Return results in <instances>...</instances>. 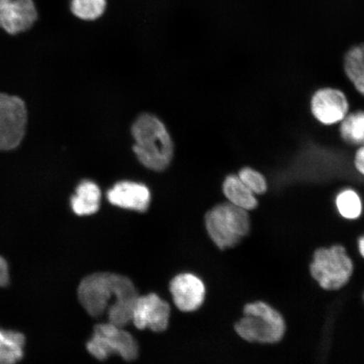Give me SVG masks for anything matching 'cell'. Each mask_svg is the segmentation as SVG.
<instances>
[{"label": "cell", "instance_id": "obj_22", "mask_svg": "<svg viewBox=\"0 0 364 364\" xmlns=\"http://www.w3.org/2000/svg\"><path fill=\"white\" fill-rule=\"evenodd\" d=\"M9 267L8 263L0 256V287L6 286L9 284Z\"/></svg>", "mask_w": 364, "mask_h": 364}, {"label": "cell", "instance_id": "obj_24", "mask_svg": "<svg viewBox=\"0 0 364 364\" xmlns=\"http://www.w3.org/2000/svg\"><path fill=\"white\" fill-rule=\"evenodd\" d=\"M353 84L358 92L364 97V79L355 80L353 82Z\"/></svg>", "mask_w": 364, "mask_h": 364}, {"label": "cell", "instance_id": "obj_20", "mask_svg": "<svg viewBox=\"0 0 364 364\" xmlns=\"http://www.w3.org/2000/svg\"><path fill=\"white\" fill-rule=\"evenodd\" d=\"M344 71L352 83L364 79V43L354 46L345 54Z\"/></svg>", "mask_w": 364, "mask_h": 364}, {"label": "cell", "instance_id": "obj_23", "mask_svg": "<svg viewBox=\"0 0 364 364\" xmlns=\"http://www.w3.org/2000/svg\"><path fill=\"white\" fill-rule=\"evenodd\" d=\"M354 165L357 171L364 176V144L357 150L355 154Z\"/></svg>", "mask_w": 364, "mask_h": 364}, {"label": "cell", "instance_id": "obj_6", "mask_svg": "<svg viewBox=\"0 0 364 364\" xmlns=\"http://www.w3.org/2000/svg\"><path fill=\"white\" fill-rule=\"evenodd\" d=\"M117 273L97 272L85 277L78 288V298L94 318L105 315L117 299Z\"/></svg>", "mask_w": 364, "mask_h": 364}, {"label": "cell", "instance_id": "obj_25", "mask_svg": "<svg viewBox=\"0 0 364 364\" xmlns=\"http://www.w3.org/2000/svg\"><path fill=\"white\" fill-rule=\"evenodd\" d=\"M358 250L361 256L364 258V235L358 239Z\"/></svg>", "mask_w": 364, "mask_h": 364}, {"label": "cell", "instance_id": "obj_2", "mask_svg": "<svg viewBox=\"0 0 364 364\" xmlns=\"http://www.w3.org/2000/svg\"><path fill=\"white\" fill-rule=\"evenodd\" d=\"M244 317L235 325L241 338L248 343L274 344L283 339L286 324L283 316L269 304L257 301L244 307Z\"/></svg>", "mask_w": 364, "mask_h": 364}, {"label": "cell", "instance_id": "obj_1", "mask_svg": "<svg viewBox=\"0 0 364 364\" xmlns=\"http://www.w3.org/2000/svg\"><path fill=\"white\" fill-rule=\"evenodd\" d=\"M134 152L145 167L162 171L170 165L173 144L165 125L157 117L145 114L138 118L132 129Z\"/></svg>", "mask_w": 364, "mask_h": 364}, {"label": "cell", "instance_id": "obj_3", "mask_svg": "<svg viewBox=\"0 0 364 364\" xmlns=\"http://www.w3.org/2000/svg\"><path fill=\"white\" fill-rule=\"evenodd\" d=\"M205 225L213 242L220 250L236 247L247 237L250 230L247 210L223 203L213 208L205 217Z\"/></svg>", "mask_w": 364, "mask_h": 364}, {"label": "cell", "instance_id": "obj_15", "mask_svg": "<svg viewBox=\"0 0 364 364\" xmlns=\"http://www.w3.org/2000/svg\"><path fill=\"white\" fill-rule=\"evenodd\" d=\"M224 193L230 203L235 206L252 210L257 207V200L238 176H228L224 183Z\"/></svg>", "mask_w": 364, "mask_h": 364}, {"label": "cell", "instance_id": "obj_16", "mask_svg": "<svg viewBox=\"0 0 364 364\" xmlns=\"http://www.w3.org/2000/svg\"><path fill=\"white\" fill-rule=\"evenodd\" d=\"M26 338L21 332L0 329V364H16L24 355Z\"/></svg>", "mask_w": 364, "mask_h": 364}, {"label": "cell", "instance_id": "obj_13", "mask_svg": "<svg viewBox=\"0 0 364 364\" xmlns=\"http://www.w3.org/2000/svg\"><path fill=\"white\" fill-rule=\"evenodd\" d=\"M109 202L117 207L143 213L150 203V193L146 186L136 182L122 181L107 193Z\"/></svg>", "mask_w": 364, "mask_h": 364}, {"label": "cell", "instance_id": "obj_19", "mask_svg": "<svg viewBox=\"0 0 364 364\" xmlns=\"http://www.w3.org/2000/svg\"><path fill=\"white\" fill-rule=\"evenodd\" d=\"M336 205L341 216L347 220H357L363 212L360 197L353 189H346L336 196Z\"/></svg>", "mask_w": 364, "mask_h": 364}, {"label": "cell", "instance_id": "obj_12", "mask_svg": "<svg viewBox=\"0 0 364 364\" xmlns=\"http://www.w3.org/2000/svg\"><path fill=\"white\" fill-rule=\"evenodd\" d=\"M139 297L133 281L129 277L117 274V299L107 312L108 322L120 327H126L133 321L136 299Z\"/></svg>", "mask_w": 364, "mask_h": 364}, {"label": "cell", "instance_id": "obj_21", "mask_svg": "<svg viewBox=\"0 0 364 364\" xmlns=\"http://www.w3.org/2000/svg\"><path fill=\"white\" fill-rule=\"evenodd\" d=\"M238 176L254 194L261 195L267 192V181L261 173L252 168H245L240 171Z\"/></svg>", "mask_w": 364, "mask_h": 364}, {"label": "cell", "instance_id": "obj_9", "mask_svg": "<svg viewBox=\"0 0 364 364\" xmlns=\"http://www.w3.org/2000/svg\"><path fill=\"white\" fill-rule=\"evenodd\" d=\"M311 108L313 116L318 122L330 126L344 119L348 114L349 103L343 91L322 88L313 95Z\"/></svg>", "mask_w": 364, "mask_h": 364}, {"label": "cell", "instance_id": "obj_18", "mask_svg": "<svg viewBox=\"0 0 364 364\" xmlns=\"http://www.w3.org/2000/svg\"><path fill=\"white\" fill-rule=\"evenodd\" d=\"M107 0H71L73 15L82 21H92L101 18L107 10Z\"/></svg>", "mask_w": 364, "mask_h": 364}, {"label": "cell", "instance_id": "obj_10", "mask_svg": "<svg viewBox=\"0 0 364 364\" xmlns=\"http://www.w3.org/2000/svg\"><path fill=\"white\" fill-rule=\"evenodd\" d=\"M38 17L34 0H0V28L8 34L25 33Z\"/></svg>", "mask_w": 364, "mask_h": 364}, {"label": "cell", "instance_id": "obj_14", "mask_svg": "<svg viewBox=\"0 0 364 364\" xmlns=\"http://www.w3.org/2000/svg\"><path fill=\"white\" fill-rule=\"evenodd\" d=\"M101 198V190L95 182L82 181L71 198L73 211L80 216L94 215L99 210Z\"/></svg>", "mask_w": 364, "mask_h": 364}, {"label": "cell", "instance_id": "obj_4", "mask_svg": "<svg viewBox=\"0 0 364 364\" xmlns=\"http://www.w3.org/2000/svg\"><path fill=\"white\" fill-rule=\"evenodd\" d=\"M353 272V263L343 245L316 250L311 264L313 279L323 289L338 290L347 284Z\"/></svg>", "mask_w": 364, "mask_h": 364}, {"label": "cell", "instance_id": "obj_8", "mask_svg": "<svg viewBox=\"0 0 364 364\" xmlns=\"http://www.w3.org/2000/svg\"><path fill=\"white\" fill-rule=\"evenodd\" d=\"M171 306L156 294L140 296L136 299L132 323L136 329L163 332L169 326Z\"/></svg>", "mask_w": 364, "mask_h": 364}, {"label": "cell", "instance_id": "obj_17", "mask_svg": "<svg viewBox=\"0 0 364 364\" xmlns=\"http://www.w3.org/2000/svg\"><path fill=\"white\" fill-rule=\"evenodd\" d=\"M340 134L346 143L362 146L364 144V112L348 114L341 122Z\"/></svg>", "mask_w": 364, "mask_h": 364}, {"label": "cell", "instance_id": "obj_11", "mask_svg": "<svg viewBox=\"0 0 364 364\" xmlns=\"http://www.w3.org/2000/svg\"><path fill=\"white\" fill-rule=\"evenodd\" d=\"M170 292L182 312H193L203 306L206 295L203 282L192 273H181L171 281Z\"/></svg>", "mask_w": 364, "mask_h": 364}, {"label": "cell", "instance_id": "obj_5", "mask_svg": "<svg viewBox=\"0 0 364 364\" xmlns=\"http://www.w3.org/2000/svg\"><path fill=\"white\" fill-rule=\"evenodd\" d=\"M86 348L100 361L106 360L113 354L118 355L126 362L136 360L139 355L138 341L124 327L112 323H102L95 326L92 336Z\"/></svg>", "mask_w": 364, "mask_h": 364}, {"label": "cell", "instance_id": "obj_7", "mask_svg": "<svg viewBox=\"0 0 364 364\" xmlns=\"http://www.w3.org/2000/svg\"><path fill=\"white\" fill-rule=\"evenodd\" d=\"M26 104L16 95L0 93V151L16 149L26 134Z\"/></svg>", "mask_w": 364, "mask_h": 364}]
</instances>
